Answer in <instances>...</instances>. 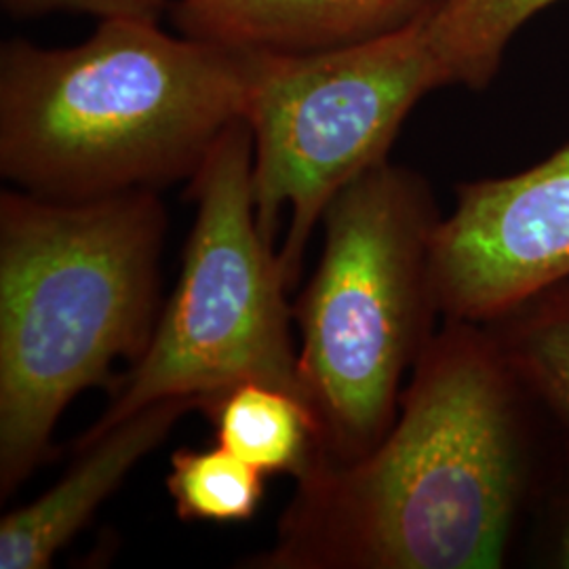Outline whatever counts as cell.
<instances>
[{
    "instance_id": "obj_1",
    "label": "cell",
    "mask_w": 569,
    "mask_h": 569,
    "mask_svg": "<svg viewBox=\"0 0 569 569\" xmlns=\"http://www.w3.org/2000/svg\"><path fill=\"white\" fill-rule=\"evenodd\" d=\"M515 376L493 336H432L387 437L296 481L268 549L244 569H493L519 489Z\"/></svg>"
},
{
    "instance_id": "obj_2",
    "label": "cell",
    "mask_w": 569,
    "mask_h": 569,
    "mask_svg": "<svg viewBox=\"0 0 569 569\" xmlns=\"http://www.w3.org/2000/svg\"><path fill=\"white\" fill-rule=\"evenodd\" d=\"M253 49L102 20L74 47L13 39L0 51V176L84 201L190 182L244 119Z\"/></svg>"
},
{
    "instance_id": "obj_3",
    "label": "cell",
    "mask_w": 569,
    "mask_h": 569,
    "mask_svg": "<svg viewBox=\"0 0 569 569\" xmlns=\"http://www.w3.org/2000/svg\"><path fill=\"white\" fill-rule=\"evenodd\" d=\"M159 190L84 201L0 192V500L51 453L82 390L136 366L161 310Z\"/></svg>"
},
{
    "instance_id": "obj_4",
    "label": "cell",
    "mask_w": 569,
    "mask_h": 569,
    "mask_svg": "<svg viewBox=\"0 0 569 569\" xmlns=\"http://www.w3.org/2000/svg\"><path fill=\"white\" fill-rule=\"evenodd\" d=\"M321 224V260L291 312L319 467H345L387 437L401 378L435 336L430 241L439 216L422 178L385 161L346 183Z\"/></svg>"
},
{
    "instance_id": "obj_5",
    "label": "cell",
    "mask_w": 569,
    "mask_h": 569,
    "mask_svg": "<svg viewBox=\"0 0 569 569\" xmlns=\"http://www.w3.org/2000/svg\"><path fill=\"white\" fill-rule=\"evenodd\" d=\"M197 204L178 284L142 359L112 387L102 416L74 441L100 437L131 413L173 397L203 406L226 388L262 382L306 403L291 345L289 291L279 253L266 243L253 199V133L232 122L188 182ZM308 406V403H306Z\"/></svg>"
},
{
    "instance_id": "obj_6",
    "label": "cell",
    "mask_w": 569,
    "mask_h": 569,
    "mask_svg": "<svg viewBox=\"0 0 569 569\" xmlns=\"http://www.w3.org/2000/svg\"><path fill=\"white\" fill-rule=\"evenodd\" d=\"M427 13L369 41L317 51H258L244 108L253 133V199L266 243L289 228L279 264L287 289L329 201L388 161L401 124L427 93L446 87L430 51Z\"/></svg>"
},
{
    "instance_id": "obj_7",
    "label": "cell",
    "mask_w": 569,
    "mask_h": 569,
    "mask_svg": "<svg viewBox=\"0 0 569 569\" xmlns=\"http://www.w3.org/2000/svg\"><path fill=\"white\" fill-rule=\"evenodd\" d=\"M569 277V146L509 178L460 186L430 241L435 305L493 323Z\"/></svg>"
},
{
    "instance_id": "obj_8",
    "label": "cell",
    "mask_w": 569,
    "mask_h": 569,
    "mask_svg": "<svg viewBox=\"0 0 569 569\" xmlns=\"http://www.w3.org/2000/svg\"><path fill=\"white\" fill-rule=\"evenodd\" d=\"M203 409L199 397L157 401L74 448L79 456L58 486L0 521V569L51 568L56 555L81 531L127 475L188 411Z\"/></svg>"
},
{
    "instance_id": "obj_9",
    "label": "cell",
    "mask_w": 569,
    "mask_h": 569,
    "mask_svg": "<svg viewBox=\"0 0 569 569\" xmlns=\"http://www.w3.org/2000/svg\"><path fill=\"white\" fill-rule=\"evenodd\" d=\"M441 0H178V32L258 51H317L401 30Z\"/></svg>"
},
{
    "instance_id": "obj_10",
    "label": "cell",
    "mask_w": 569,
    "mask_h": 569,
    "mask_svg": "<svg viewBox=\"0 0 569 569\" xmlns=\"http://www.w3.org/2000/svg\"><path fill=\"white\" fill-rule=\"evenodd\" d=\"M201 411L218 443L266 477L289 475L298 481L321 465L319 422L287 390L249 380L211 397Z\"/></svg>"
},
{
    "instance_id": "obj_11",
    "label": "cell",
    "mask_w": 569,
    "mask_h": 569,
    "mask_svg": "<svg viewBox=\"0 0 569 569\" xmlns=\"http://www.w3.org/2000/svg\"><path fill=\"white\" fill-rule=\"evenodd\" d=\"M559 0H441L427 16L428 42L446 87L483 89L510 41Z\"/></svg>"
},
{
    "instance_id": "obj_12",
    "label": "cell",
    "mask_w": 569,
    "mask_h": 569,
    "mask_svg": "<svg viewBox=\"0 0 569 569\" xmlns=\"http://www.w3.org/2000/svg\"><path fill=\"white\" fill-rule=\"evenodd\" d=\"M493 323L505 326L493 340L510 373L569 427V284H552Z\"/></svg>"
},
{
    "instance_id": "obj_13",
    "label": "cell",
    "mask_w": 569,
    "mask_h": 569,
    "mask_svg": "<svg viewBox=\"0 0 569 569\" xmlns=\"http://www.w3.org/2000/svg\"><path fill=\"white\" fill-rule=\"evenodd\" d=\"M264 479V472L218 443L173 451L164 486L182 521L241 523L260 509Z\"/></svg>"
},
{
    "instance_id": "obj_14",
    "label": "cell",
    "mask_w": 569,
    "mask_h": 569,
    "mask_svg": "<svg viewBox=\"0 0 569 569\" xmlns=\"http://www.w3.org/2000/svg\"><path fill=\"white\" fill-rule=\"evenodd\" d=\"M2 9L20 20L51 16L58 11L84 13L98 20L159 21L169 0H0Z\"/></svg>"
},
{
    "instance_id": "obj_15",
    "label": "cell",
    "mask_w": 569,
    "mask_h": 569,
    "mask_svg": "<svg viewBox=\"0 0 569 569\" xmlns=\"http://www.w3.org/2000/svg\"><path fill=\"white\" fill-rule=\"evenodd\" d=\"M563 566L569 568V536L568 540H566V552H563Z\"/></svg>"
}]
</instances>
